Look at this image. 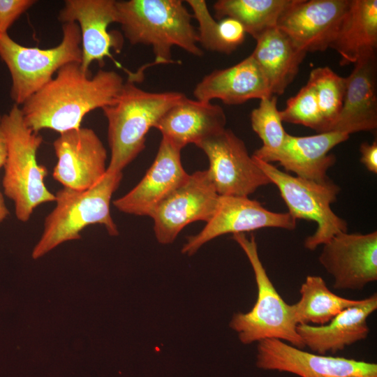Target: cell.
<instances>
[{
  "label": "cell",
  "instance_id": "17",
  "mask_svg": "<svg viewBox=\"0 0 377 377\" xmlns=\"http://www.w3.org/2000/svg\"><path fill=\"white\" fill-rule=\"evenodd\" d=\"M181 149L162 138L156 158L138 184L113 201L121 212L151 217L159 204L188 178Z\"/></svg>",
  "mask_w": 377,
  "mask_h": 377
},
{
  "label": "cell",
  "instance_id": "6",
  "mask_svg": "<svg viewBox=\"0 0 377 377\" xmlns=\"http://www.w3.org/2000/svg\"><path fill=\"white\" fill-rule=\"evenodd\" d=\"M232 239L245 253L253 271L258 295L252 309L233 315L230 327L244 344L264 339H279L293 346L304 348L297 332L292 304H287L271 281L258 254L255 237L244 233L232 235Z\"/></svg>",
  "mask_w": 377,
  "mask_h": 377
},
{
  "label": "cell",
  "instance_id": "24",
  "mask_svg": "<svg viewBox=\"0 0 377 377\" xmlns=\"http://www.w3.org/2000/svg\"><path fill=\"white\" fill-rule=\"evenodd\" d=\"M377 47V1L350 0L341 28L330 47L341 57L340 65L354 64L360 55Z\"/></svg>",
  "mask_w": 377,
  "mask_h": 377
},
{
  "label": "cell",
  "instance_id": "10",
  "mask_svg": "<svg viewBox=\"0 0 377 377\" xmlns=\"http://www.w3.org/2000/svg\"><path fill=\"white\" fill-rule=\"evenodd\" d=\"M219 196L207 170L189 175L159 204L151 216L158 242L170 244L188 224L209 221L216 209Z\"/></svg>",
  "mask_w": 377,
  "mask_h": 377
},
{
  "label": "cell",
  "instance_id": "34",
  "mask_svg": "<svg viewBox=\"0 0 377 377\" xmlns=\"http://www.w3.org/2000/svg\"><path fill=\"white\" fill-rule=\"evenodd\" d=\"M3 193L0 190V224L6 219L9 215V210L6 207Z\"/></svg>",
  "mask_w": 377,
  "mask_h": 377
},
{
  "label": "cell",
  "instance_id": "11",
  "mask_svg": "<svg viewBox=\"0 0 377 377\" xmlns=\"http://www.w3.org/2000/svg\"><path fill=\"white\" fill-rule=\"evenodd\" d=\"M256 366L300 377H377V364L306 352L279 339L258 342Z\"/></svg>",
  "mask_w": 377,
  "mask_h": 377
},
{
  "label": "cell",
  "instance_id": "18",
  "mask_svg": "<svg viewBox=\"0 0 377 377\" xmlns=\"http://www.w3.org/2000/svg\"><path fill=\"white\" fill-rule=\"evenodd\" d=\"M349 135L331 131L307 136H294L287 134L280 149L273 152H254L253 156L263 161L278 162L286 172H293L296 176L306 179L324 182L330 179L327 171L335 161L330 150L347 140Z\"/></svg>",
  "mask_w": 377,
  "mask_h": 377
},
{
  "label": "cell",
  "instance_id": "9",
  "mask_svg": "<svg viewBox=\"0 0 377 377\" xmlns=\"http://www.w3.org/2000/svg\"><path fill=\"white\" fill-rule=\"evenodd\" d=\"M196 146L208 158L207 171L219 195L249 196L272 184L232 131L225 128Z\"/></svg>",
  "mask_w": 377,
  "mask_h": 377
},
{
  "label": "cell",
  "instance_id": "20",
  "mask_svg": "<svg viewBox=\"0 0 377 377\" xmlns=\"http://www.w3.org/2000/svg\"><path fill=\"white\" fill-rule=\"evenodd\" d=\"M377 309L374 293L344 309L323 325H298L297 332L312 353L334 354L347 346L366 339L369 333L368 318Z\"/></svg>",
  "mask_w": 377,
  "mask_h": 377
},
{
  "label": "cell",
  "instance_id": "28",
  "mask_svg": "<svg viewBox=\"0 0 377 377\" xmlns=\"http://www.w3.org/2000/svg\"><path fill=\"white\" fill-rule=\"evenodd\" d=\"M309 83L314 90L324 121L325 132L331 131L340 114L346 91V77L327 66L313 69Z\"/></svg>",
  "mask_w": 377,
  "mask_h": 377
},
{
  "label": "cell",
  "instance_id": "12",
  "mask_svg": "<svg viewBox=\"0 0 377 377\" xmlns=\"http://www.w3.org/2000/svg\"><path fill=\"white\" fill-rule=\"evenodd\" d=\"M318 261L334 288L362 290L377 280V232H340L323 244Z\"/></svg>",
  "mask_w": 377,
  "mask_h": 377
},
{
  "label": "cell",
  "instance_id": "3",
  "mask_svg": "<svg viewBox=\"0 0 377 377\" xmlns=\"http://www.w3.org/2000/svg\"><path fill=\"white\" fill-rule=\"evenodd\" d=\"M185 94L151 92L128 80L115 102L102 109L108 121L110 161L107 170L122 172L145 148L146 135Z\"/></svg>",
  "mask_w": 377,
  "mask_h": 377
},
{
  "label": "cell",
  "instance_id": "14",
  "mask_svg": "<svg viewBox=\"0 0 377 377\" xmlns=\"http://www.w3.org/2000/svg\"><path fill=\"white\" fill-rule=\"evenodd\" d=\"M349 5L350 0H293L276 27L306 53L323 52L335 39Z\"/></svg>",
  "mask_w": 377,
  "mask_h": 377
},
{
  "label": "cell",
  "instance_id": "8",
  "mask_svg": "<svg viewBox=\"0 0 377 377\" xmlns=\"http://www.w3.org/2000/svg\"><path fill=\"white\" fill-rule=\"evenodd\" d=\"M252 156L271 183L278 188L288 209V213L295 220L306 219L317 223L315 232L304 240L306 249L314 251L334 235L348 231L346 221L331 208L341 190L331 179L318 182L293 176L270 163Z\"/></svg>",
  "mask_w": 377,
  "mask_h": 377
},
{
  "label": "cell",
  "instance_id": "31",
  "mask_svg": "<svg viewBox=\"0 0 377 377\" xmlns=\"http://www.w3.org/2000/svg\"><path fill=\"white\" fill-rule=\"evenodd\" d=\"M36 2L35 0H0V34H8L13 24Z\"/></svg>",
  "mask_w": 377,
  "mask_h": 377
},
{
  "label": "cell",
  "instance_id": "26",
  "mask_svg": "<svg viewBox=\"0 0 377 377\" xmlns=\"http://www.w3.org/2000/svg\"><path fill=\"white\" fill-rule=\"evenodd\" d=\"M293 0H219L214 4L215 17H230L244 27L256 40L277 26L283 12Z\"/></svg>",
  "mask_w": 377,
  "mask_h": 377
},
{
  "label": "cell",
  "instance_id": "33",
  "mask_svg": "<svg viewBox=\"0 0 377 377\" xmlns=\"http://www.w3.org/2000/svg\"><path fill=\"white\" fill-rule=\"evenodd\" d=\"M2 115L0 114V169L3 167L7 157V141L1 124Z\"/></svg>",
  "mask_w": 377,
  "mask_h": 377
},
{
  "label": "cell",
  "instance_id": "7",
  "mask_svg": "<svg viewBox=\"0 0 377 377\" xmlns=\"http://www.w3.org/2000/svg\"><path fill=\"white\" fill-rule=\"evenodd\" d=\"M0 58L11 76L10 98L14 104L22 105L48 83L63 66L81 62L79 26L76 22L64 23L61 43L47 49L23 46L8 34H0Z\"/></svg>",
  "mask_w": 377,
  "mask_h": 377
},
{
  "label": "cell",
  "instance_id": "1",
  "mask_svg": "<svg viewBox=\"0 0 377 377\" xmlns=\"http://www.w3.org/2000/svg\"><path fill=\"white\" fill-rule=\"evenodd\" d=\"M124 84L114 71L100 69L91 75L79 62L66 64L21 105L24 121L35 133L50 129L61 134L77 129L89 112L112 105Z\"/></svg>",
  "mask_w": 377,
  "mask_h": 377
},
{
  "label": "cell",
  "instance_id": "22",
  "mask_svg": "<svg viewBox=\"0 0 377 377\" xmlns=\"http://www.w3.org/2000/svg\"><path fill=\"white\" fill-rule=\"evenodd\" d=\"M226 124L221 106L185 96L163 115L155 128L162 138L182 150L188 144L197 145L223 131Z\"/></svg>",
  "mask_w": 377,
  "mask_h": 377
},
{
  "label": "cell",
  "instance_id": "27",
  "mask_svg": "<svg viewBox=\"0 0 377 377\" xmlns=\"http://www.w3.org/2000/svg\"><path fill=\"white\" fill-rule=\"evenodd\" d=\"M198 24V41L209 51L230 54L244 40L246 31L237 20L226 17L217 22L204 0H187Z\"/></svg>",
  "mask_w": 377,
  "mask_h": 377
},
{
  "label": "cell",
  "instance_id": "2",
  "mask_svg": "<svg viewBox=\"0 0 377 377\" xmlns=\"http://www.w3.org/2000/svg\"><path fill=\"white\" fill-rule=\"evenodd\" d=\"M117 23L132 45H150L153 65L177 63L172 48L179 47L197 57L203 54L193 15L181 0L116 1Z\"/></svg>",
  "mask_w": 377,
  "mask_h": 377
},
{
  "label": "cell",
  "instance_id": "32",
  "mask_svg": "<svg viewBox=\"0 0 377 377\" xmlns=\"http://www.w3.org/2000/svg\"><path fill=\"white\" fill-rule=\"evenodd\" d=\"M361 153L360 161L366 168L373 172L377 173V142L376 140L371 144L362 142L360 147Z\"/></svg>",
  "mask_w": 377,
  "mask_h": 377
},
{
  "label": "cell",
  "instance_id": "30",
  "mask_svg": "<svg viewBox=\"0 0 377 377\" xmlns=\"http://www.w3.org/2000/svg\"><path fill=\"white\" fill-rule=\"evenodd\" d=\"M282 121L303 125L320 133H325L324 121L312 87L306 83L298 93L286 102L280 111Z\"/></svg>",
  "mask_w": 377,
  "mask_h": 377
},
{
  "label": "cell",
  "instance_id": "29",
  "mask_svg": "<svg viewBox=\"0 0 377 377\" xmlns=\"http://www.w3.org/2000/svg\"><path fill=\"white\" fill-rule=\"evenodd\" d=\"M276 105V96L264 97L260 99L259 106L251 113L252 129L263 142V146L255 152L276 151L284 144L288 133L283 127Z\"/></svg>",
  "mask_w": 377,
  "mask_h": 377
},
{
  "label": "cell",
  "instance_id": "21",
  "mask_svg": "<svg viewBox=\"0 0 377 377\" xmlns=\"http://www.w3.org/2000/svg\"><path fill=\"white\" fill-rule=\"evenodd\" d=\"M193 96L200 101L219 99L227 105H239L272 94L261 68L249 55L232 66L205 75L195 85Z\"/></svg>",
  "mask_w": 377,
  "mask_h": 377
},
{
  "label": "cell",
  "instance_id": "5",
  "mask_svg": "<svg viewBox=\"0 0 377 377\" xmlns=\"http://www.w3.org/2000/svg\"><path fill=\"white\" fill-rule=\"evenodd\" d=\"M1 124L8 149L3 193L13 201L17 220L27 222L37 207L55 200V195L45 184L47 170L37 161V152L43 139L27 127L16 104L2 115Z\"/></svg>",
  "mask_w": 377,
  "mask_h": 377
},
{
  "label": "cell",
  "instance_id": "13",
  "mask_svg": "<svg viewBox=\"0 0 377 377\" xmlns=\"http://www.w3.org/2000/svg\"><path fill=\"white\" fill-rule=\"evenodd\" d=\"M264 228L291 230L296 228V220L288 212L268 210L249 196L220 195L212 217L198 233L187 238L182 252L191 256L203 244L221 235Z\"/></svg>",
  "mask_w": 377,
  "mask_h": 377
},
{
  "label": "cell",
  "instance_id": "4",
  "mask_svg": "<svg viewBox=\"0 0 377 377\" xmlns=\"http://www.w3.org/2000/svg\"><path fill=\"white\" fill-rule=\"evenodd\" d=\"M123 177L122 172L106 173L86 190L63 187L55 195L56 205L46 216L42 235L31 256L39 258L61 244L81 238L80 232L94 224L103 226L109 235L119 234L110 213V202Z\"/></svg>",
  "mask_w": 377,
  "mask_h": 377
},
{
  "label": "cell",
  "instance_id": "19",
  "mask_svg": "<svg viewBox=\"0 0 377 377\" xmlns=\"http://www.w3.org/2000/svg\"><path fill=\"white\" fill-rule=\"evenodd\" d=\"M377 127V62L376 50L362 52L346 77L343 105L332 131L348 134Z\"/></svg>",
  "mask_w": 377,
  "mask_h": 377
},
{
  "label": "cell",
  "instance_id": "16",
  "mask_svg": "<svg viewBox=\"0 0 377 377\" xmlns=\"http://www.w3.org/2000/svg\"><path fill=\"white\" fill-rule=\"evenodd\" d=\"M114 0H66L59 13L60 22H76L81 36L82 59L80 65L84 71L97 61L101 67L105 58L114 60L111 49L119 51L122 40L116 33L109 32L108 27L117 23Z\"/></svg>",
  "mask_w": 377,
  "mask_h": 377
},
{
  "label": "cell",
  "instance_id": "23",
  "mask_svg": "<svg viewBox=\"0 0 377 377\" xmlns=\"http://www.w3.org/2000/svg\"><path fill=\"white\" fill-rule=\"evenodd\" d=\"M256 40L251 55L264 73L272 94L281 95L297 76L306 53L277 27L267 30Z\"/></svg>",
  "mask_w": 377,
  "mask_h": 377
},
{
  "label": "cell",
  "instance_id": "25",
  "mask_svg": "<svg viewBox=\"0 0 377 377\" xmlns=\"http://www.w3.org/2000/svg\"><path fill=\"white\" fill-rule=\"evenodd\" d=\"M300 294L298 302L292 304L297 325H325L340 312L361 301L336 295L329 289L321 276L315 275L306 277L301 285Z\"/></svg>",
  "mask_w": 377,
  "mask_h": 377
},
{
  "label": "cell",
  "instance_id": "15",
  "mask_svg": "<svg viewBox=\"0 0 377 377\" xmlns=\"http://www.w3.org/2000/svg\"><path fill=\"white\" fill-rule=\"evenodd\" d=\"M52 145L57 157L52 177L63 187L86 190L106 173L107 150L93 129L80 127L64 132Z\"/></svg>",
  "mask_w": 377,
  "mask_h": 377
}]
</instances>
